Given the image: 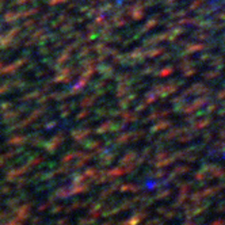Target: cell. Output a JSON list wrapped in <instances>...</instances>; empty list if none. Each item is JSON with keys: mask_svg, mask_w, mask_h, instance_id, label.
Returning <instances> with one entry per match:
<instances>
[{"mask_svg": "<svg viewBox=\"0 0 225 225\" xmlns=\"http://www.w3.org/2000/svg\"><path fill=\"white\" fill-rule=\"evenodd\" d=\"M27 216V208H24V206H22V208L19 209V210L17 212V218L20 221L24 220V217Z\"/></svg>", "mask_w": 225, "mask_h": 225, "instance_id": "cell-1", "label": "cell"}]
</instances>
